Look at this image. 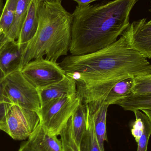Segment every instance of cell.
<instances>
[{"label":"cell","mask_w":151,"mask_h":151,"mask_svg":"<svg viewBox=\"0 0 151 151\" xmlns=\"http://www.w3.org/2000/svg\"><path fill=\"white\" fill-rule=\"evenodd\" d=\"M18 151H31L29 150V148L27 146V145L26 142H24L21 145L20 147H19V150Z\"/></svg>","instance_id":"26"},{"label":"cell","mask_w":151,"mask_h":151,"mask_svg":"<svg viewBox=\"0 0 151 151\" xmlns=\"http://www.w3.org/2000/svg\"><path fill=\"white\" fill-rule=\"evenodd\" d=\"M85 105L86 111L93 121L99 144L102 151H104V144L108 141L106 118L109 105L103 101H94Z\"/></svg>","instance_id":"11"},{"label":"cell","mask_w":151,"mask_h":151,"mask_svg":"<svg viewBox=\"0 0 151 151\" xmlns=\"http://www.w3.org/2000/svg\"><path fill=\"white\" fill-rule=\"evenodd\" d=\"M31 0H19L14 21L5 39L17 40L23 24L26 18Z\"/></svg>","instance_id":"15"},{"label":"cell","mask_w":151,"mask_h":151,"mask_svg":"<svg viewBox=\"0 0 151 151\" xmlns=\"http://www.w3.org/2000/svg\"><path fill=\"white\" fill-rule=\"evenodd\" d=\"M125 111L134 112L137 110H151V93L131 95L115 103Z\"/></svg>","instance_id":"16"},{"label":"cell","mask_w":151,"mask_h":151,"mask_svg":"<svg viewBox=\"0 0 151 151\" xmlns=\"http://www.w3.org/2000/svg\"><path fill=\"white\" fill-rule=\"evenodd\" d=\"M132 95H142L151 93V75L134 78Z\"/></svg>","instance_id":"21"},{"label":"cell","mask_w":151,"mask_h":151,"mask_svg":"<svg viewBox=\"0 0 151 151\" xmlns=\"http://www.w3.org/2000/svg\"><path fill=\"white\" fill-rule=\"evenodd\" d=\"M142 120L143 122V133L137 142V151H147L149 139L151 135V122L149 117L144 112Z\"/></svg>","instance_id":"22"},{"label":"cell","mask_w":151,"mask_h":151,"mask_svg":"<svg viewBox=\"0 0 151 151\" xmlns=\"http://www.w3.org/2000/svg\"><path fill=\"white\" fill-rule=\"evenodd\" d=\"M40 123L38 113L17 105L8 104L4 132L12 139H28Z\"/></svg>","instance_id":"6"},{"label":"cell","mask_w":151,"mask_h":151,"mask_svg":"<svg viewBox=\"0 0 151 151\" xmlns=\"http://www.w3.org/2000/svg\"><path fill=\"white\" fill-rule=\"evenodd\" d=\"M86 112L87 129L82 138L79 150L80 151H102L99 144L92 119L87 111Z\"/></svg>","instance_id":"18"},{"label":"cell","mask_w":151,"mask_h":151,"mask_svg":"<svg viewBox=\"0 0 151 151\" xmlns=\"http://www.w3.org/2000/svg\"><path fill=\"white\" fill-rule=\"evenodd\" d=\"M8 103H0V130L4 132L6 125V117Z\"/></svg>","instance_id":"23"},{"label":"cell","mask_w":151,"mask_h":151,"mask_svg":"<svg viewBox=\"0 0 151 151\" xmlns=\"http://www.w3.org/2000/svg\"><path fill=\"white\" fill-rule=\"evenodd\" d=\"M37 89L41 106L53 99L63 97L75 98L77 95L75 81L67 75L63 80L59 82Z\"/></svg>","instance_id":"10"},{"label":"cell","mask_w":151,"mask_h":151,"mask_svg":"<svg viewBox=\"0 0 151 151\" xmlns=\"http://www.w3.org/2000/svg\"><path fill=\"white\" fill-rule=\"evenodd\" d=\"M72 130L73 137L78 147L87 127L86 105L80 103L75 112L72 116Z\"/></svg>","instance_id":"17"},{"label":"cell","mask_w":151,"mask_h":151,"mask_svg":"<svg viewBox=\"0 0 151 151\" xmlns=\"http://www.w3.org/2000/svg\"><path fill=\"white\" fill-rule=\"evenodd\" d=\"M137 1L112 0L77 5L72 14L71 55L90 54L115 42L130 24V12Z\"/></svg>","instance_id":"2"},{"label":"cell","mask_w":151,"mask_h":151,"mask_svg":"<svg viewBox=\"0 0 151 151\" xmlns=\"http://www.w3.org/2000/svg\"><path fill=\"white\" fill-rule=\"evenodd\" d=\"M21 71L37 89L59 82L66 76L59 63L43 58L27 63Z\"/></svg>","instance_id":"7"},{"label":"cell","mask_w":151,"mask_h":151,"mask_svg":"<svg viewBox=\"0 0 151 151\" xmlns=\"http://www.w3.org/2000/svg\"><path fill=\"white\" fill-rule=\"evenodd\" d=\"M19 0H6L0 16V31L6 36L14 21Z\"/></svg>","instance_id":"19"},{"label":"cell","mask_w":151,"mask_h":151,"mask_svg":"<svg viewBox=\"0 0 151 151\" xmlns=\"http://www.w3.org/2000/svg\"><path fill=\"white\" fill-rule=\"evenodd\" d=\"M59 64L75 81L76 97L84 104L103 101L122 80L151 75V63L130 47L122 35L104 48L86 55L68 56Z\"/></svg>","instance_id":"1"},{"label":"cell","mask_w":151,"mask_h":151,"mask_svg":"<svg viewBox=\"0 0 151 151\" xmlns=\"http://www.w3.org/2000/svg\"><path fill=\"white\" fill-rule=\"evenodd\" d=\"M38 14L39 26L33 38L27 44L22 68L32 60L44 56L57 62L69 51L73 16L64 8L62 1L40 2Z\"/></svg>","instance_id":"3"},{"label":"cell","mask_w":151,"mask_h":151,"mask_svg":"<svg viewBox=\"0 0 151 151\" xmlns=\"http://www.w3.org/2000/svg\"><path fill=\"white\" fill-rule=\"evenodd\" d=\"M5 38V35L0 31V44L3 41Z\"/></svg>","instance_id":"28"},{"label":"cell","mask_w":151,"mask_h":151,"mask_svg":"<svg viewBox=\"0 0 151 151\" xmlns=\"http://www.w3.org/2000/svg\"><path fill=\"white\" fill-rule=\"evenodd\" d=\"M40 3L39 0H31L26 18L17 40L19 44H27L37 32L39 26L38 10Z\"/></svg>","instance_id":"13"},{"label":"cell","mask_w":151,"mask_h":151,"mask_svg":"<svg viewBox=\"0 0 151 151\" xmlns=\"http://www.w3.org/2000/svg\"><path fill=\"white\" fill-rule=\"evenodd\" d=\"M4 4L3 0H0V16L2 12L3 9Z\"/></svg>","instance_id":"29"},{"label":"cell","mask_w":151,"mask_h":151,"mask_svg":"<svg viewBox=\"0 0 151 151\" xmlns=\"http://www.w3.org/2000/svg\"><path fill=\"white\" fill-rule=\"evenodd\" d=\"M81 102L77 97H63L49 101L41 106L37 113L40 124L51 135H60Z\"/></svg>","instance_id":"5"},{"label":"cell","mask_w":151,"mask_h":151,"mask_svg":"<svg viewBox=\"0 0 151 151\" xmlns=\"http://www.w3.org/2000/svg\"><path fill=\"white\" fill-rule=\"evenodd\" d=\"M146 18L134 21L122 34L131 47L151 59V23Z\"/></svg>","instance_id":"8"},{"label":"cell","mask_w":151,"mask_h":151,"mask_svg":"<svg viewBox=\"0 0 151 151\" xmlns=\"http://www.w3.org/2000/svg\"><path fill=\"white\" fill-rule=\"evenodd\" d=\"M5 76L0 69V103L4 102V82Z\"/></svg>","instance_id":"24"},{"label":"cell","mask_w":151,"mask_h":151,"mask_svg":"<svg viewBox=\"0 0 151 151\" xmlns=\"http://www.w3.org/2000/svg\"><path fill=\"white\" fill-rule=\"evenodd\" d=\"M57 137L50 134L40 123L26 142L31 151H63Z\"/></svg>","instance_id":"12"},{"label":"cell","mask_w":151,"mask_h":151,"mask_svg":"<svg viewBox=\"0 0 151 151\" xmlns=\"http://www.w3.org/2000/svg\"><path fill=\"white\" fill-rule=\"evenodd\" d=\"M78 4V6H84L89 5L91 3L98 0H73Z\"/></svg>","instance_id":"25"},{"label":"cell","mask_w":151,"mask_h":151,"mask_svg":"<svg viewBox=\"0 0 151 151\" xmlns=\"http://www.w3.org/2000/svg\"><path fill=\"white\" fill-rule=\"evenodd\" d=\"M4 86V102L37 113L39 111L41 104L38 91L21 70L5 76Z\"/></svg>","instance_id":"4"},{"label":"cell","mask_w":151,"mask_h":151,"mask_svg":"<svg viewBox=\"0 0 151 151\" xmlns=\"http://www.w3.org/2000/svg\"><path fill=\"white\" fill-rule=\"evenodd\" d=\"M26 44L4 39L0 44V69L5 76L22 69Z\"/></svg>","instance_id":"9"},{"label":"cell","mask_w":151,"mask_h":151,"mask_svg":"<svg viewBox=\"0 0 151 151\" xmlns=\"http://www.w3.org/2000/svg\"><path fill=\"white\" fill-rule=\"evenodd\" d=\"M40 2H43L46 1H62V0H39Z\"/></svg>","instance_id":"30"},{"label":"cell","mask_w":151,"mask_h":151,"mask_svg":"<svg viewBox=\"0 0 151 151\" xmlns=\"http://www.w3.org/2000/svg\"><path fill=\"white\" fill-rule=\"evenodd\" d=\"M142 111L144 112L148 116L151 122V110H142Z\"/></svg>","instance_id":"27"},{"label":"cell","mask_w":151,"mask_h":151,"mask_svg":"<svg viewBox=\"0 0 151 151\" xmlns=\"http://www.w3.org/2000/svg\"><path fill=\"white\" fill-rule=\"evenodd\" d=\"M150 11L151 12V6L150 9ZM149 22H150V23H151V19L150 20V21H149Z\"/></svg>","instance_id":"31"},{"label":"cell","mask_w":151,"mask_h":151,"mask_svg":"<svg viewBox=\"0 0 151 151\" xmlns=\"http://www.w3.org/2000/svg\"><path fill=\"white\" fill-rule=\"evenodd\" d=\"M134 79L127 78L116 83L102 101L109 106L115 104L118 101L132 95Z\"/></svg>","instance_id":"14"},{"label":"cell","mask_w":151,"mask_h":151,"mask_svg":"<svg viewBox=\"0 0 151 151\" xmlns=\"http://www.w3.org/2000/svg\"><path fill=\"white\" fill-rule=\"evenodd\" d=\"M59 136L63 145V151H80L73 134L72 117L64 126Z\"/></svg>","instance_id":"20"}]
</instances>
